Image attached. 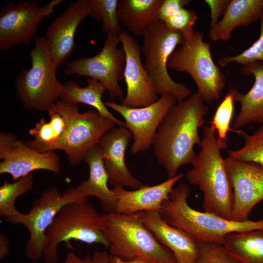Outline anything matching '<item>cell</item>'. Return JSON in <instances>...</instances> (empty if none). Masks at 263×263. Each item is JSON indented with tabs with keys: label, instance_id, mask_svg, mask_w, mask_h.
<instances>
[{
	"label": "cell",
	"instance_id": "6da1fadb",
	"mask_svg": "<svg viewBox=\"0 0 263 263\" xmlns=\"http://www.w3.org/2000/svg\"><path fill=\"white\" fill-rule=\"evenodd\" d=\"M207 111L204 101L195 92L177 102L160 123L151 147L168 178L176 176L181 166L194 162L197 155L194 146L201 142L199 129Z\"/></svg>",
	"mask_w": 263,
	"mask_h": 263
},
{
	"label": "cell",
	"instance_id": "7a4b0ae2",
	"mask_svg": "<svg viewBox=\"0 0 263 263\" xmlns=\"http://www.w3.org/2000/svg\"><path fill=\"white\" fill-rule=\"evenodd\" d=\"M189 195L188 185L174 186L163 202L160 213L167 223L185 231L198 243L222 244L230 233L263 230V219L235 221L193 209L188 202Z\"/></svg>",
	"mask_w": 263,
	"mask_h": 263
},
{
	"label": "cell",
	"instance_id": "3957f363",
	"mask_svg": "<svg viewBox=\"0 0 263 263\" xmlns=\"http://www.w3.org/2000/svg\"><path fill=\"white\" fill-rule=\"evenodd\" d=\"M216 133L211 126L204 127L201 150L187 177L190 184L202 191L204 212L231 220L232 187Z\"/></svg>",
	"mask_w": 263,
	"mask_h": 263
},
{
	"label": "cell",
	"instance_id": "277c9868",
	"mask_svg": "<svg viewBox=\"0 0 263 263\" xmlns=\"http://www.w3.org/2000/svg\"><path fill=\"white\" fill-rule=\"evenodd\" d=\"M102 215L103 233L109 242L110 255L124 261L140 258L153 263H177L172 253L145 226L140 212Z\"/></svg>",
	"mask_w": 263,
	"mask_h": 263
},
{
	"label": "cell",
	"instance_id": "5b68a950",
	"mask_svg": "<svg viewBox=\"0 0 263 263\" xmlns=\"http://www.w3.org/2000/svg\"><path fill=\"white\" fill-rule=\"evenodd\" d=\"M102 214L88 201L68 204L58 212L46 233L43 259L46 263H57L59 244L74 240L86 244H98L109 248L103 230Z\"/></svg>",
	"mask_w": 263,
	"mask_h": 263
},
{
	"label": "cell",
	"instance_id": "8992f818",
	"mask_svg": "<svg viewBox=\"0 0 263 263\" xmlns=\"http://www.w3.org/2000/svg\"><path fill=\"white\" fill-rule=\"evenodd\" d=\"M34 41L29 55L31 68L21 70L15 79L16 94L24 108L47 112L59 99L63 84L57 78V67L52 61L44 37H36Z\"/></svg>",
	"mask_w": 263,
	"mask_h": 263
},
{
	"label": "cell",
	"instance_id": "52a82bcc",
	"mask_svg": "<svg viewBox=\"0 0 263 263\" xmlns=\"http://www.w3.org/2000/svg\"><path fill=\"white\" fill-rule=\"evenodd\" d=\"M168 68L188 73L205 102L219 100L226 85V77L214 62L210 44L204 40L203 33L194 31L170 56Z\"/></svg>",
	"mask_w": 263,
	"mask_h": 263
},
{
	"label": "cell",
	"instance_id": "ba28073f",
	"mask_svg": "<svg viewBox=\"0 0 263 263\" xmlns=\"http://www.w3.org/2000/svg\"><path fill=\"white\" fill-rule=\"evenodd\" d=\"M141 50L145 56L144 67L152 80L156 94H169L177 101L187 99L192 91L184 83L175 81L168 71L169 59L184 40L179 32L169 30L158 22L146 29Z\"/></svg>",
	"mask_w": 263,
	"mask_h": 263
},
{
	"label": "cell",
	"instance_id": "9c48e42d",
	"mask_svg": "<svg viewBox=\"0 0 263 263\" xmlns=\"http://www.w3.org/2000/svg\"><path fill=\"white\" fill-rule=\"evenodd\" d=\"M88 198L77 187L69 188L60 192L57 188L51 187L43 191L28 213H19L7 218L6 221L10 224L21 225L28 231L25 257L33 263L43 258L46 231L58 212L68 204L86 201Z\"/></svg>",
	"mask_w": 263,
	"mask_h": 263
},
{
	"label": "cell",
	"instance_id": "30bf717a",
	"mask_svg": "<svg viewBox=\"0 0 263 263\" xmlns=\"http://www.w3.org/2000/svg\"><path fill=\"white\" fill-rule=\"evenodd\" d=\"M119 36H107L104 46L96 55L74 59L67 64L64 73L67 75L85 76L102 83L111 98L122 100L124 93L119 82L124 79L125 54Z\"/></svg>",
	"mask_w": 263,
	"mask_h": 263
},
{
	"label": "cell",
	"instance_id": "8fae6325",
	"mask_svg": "<svg viewBox=\"0 0 263 263\" xmlns=\"http://www.w3.org/2000/svg\"><path fill=\"white\" fill-rule=\"evenodd\" d=\"M63 0H52L40 6L36 1H10L0 11V49L7 51L12 47L28 45L35 39L38 24L52 15Z\"/></svg>",
	"mask_w": 263,
	"mask_h": 263
},
{
	"label": "cell",
	"instance_id": "7c38bea8",
	"mask_svg": "<svg viewBox=\"0 0 263 263\" xmlns=\"http://www.w3.org/2000/svg\"><path fill=\"white\" fill-rule=\"evenodd\" d=\"M177 102L173 96L164 94L153 103L140 108H129L113 101L104 102V104L124 119L125 127L133 139L131 151L136 154L150 150L160 123Z\"/></svg>",
	"mask_w": 263,
	"mask_h": 263
},
{
	"label": "cell",
	"instance_id": "4fadbf2b",
	"mask_svg": "<svg viewBox=\"0 0 263 263\" xmlns=\"http://www.w3.org/2000/svg\"><path fill=\"white\" fill-rule=\"evenodd\" d=\"M0 174H9L14 181L37 170L60 172L59 156L55 151L38 152L13 134L0 132Z\"/></svg>",
	"mask_w": 263,
	"mask_h": 263
},
{
	"label": "cell",
	"instance_id": "5bb4252c",
	"mask_svg": "<svg viewBox=\"0 0 263 263\" xmlns=\"http://www.w3.org/2000/svg\"><path fill=\"white\" fill-rule=\"evenodd\" d=\"M225 162L233 190L231 220H248L253 207L263 200V166L229 157Z\"/></svg>",
	"mask_w": 263,
	"mask_h": 263
},
{
	"label": "cell",
	"instance_id": "9a60e30c",
	"mask_svg": "<svg viewBox=\"0 0 263 263\" xmlns=\"http://www.w3.org/2000/svg\"><path fill=\"white\" fill-rule=\"evenodd\" d=\"M125 54L124 79L126 94L121 104L129 108H140L150 105L158 99L153 82L143 65L141 46L126 31L119 35Z\"/></svg>",
	"mask_w": 263,
	"mask_h": 263
},
{
	"label": "cell",
	"instance_id": "2e32d148",
	"mask_svg": "<svg viewBox=\"0 0 263 263\" xmlns=\"http://www.w3.org/2000/svg\"><path fill=\"white\" fill-rule=\"evenodd\" d=\"M116 124L97 111L79 113L71 124L58 150L64 151L69 163L77 165L87 153L97 145L102 137Z\"/></svg>",
	"mask_w": 263,
	"mask_h": 263
},
{
	"label": "cell",
	"instance_id": "e0dca14e",
	"mask_svg": "<svg viewBox=\"0 0 263 263\" xmlns=\"http://www.w3.org/2000/svg\"><path fill=\"white\" fill-rule=\"evenodd\" d=\"M92 17L89 0L72 2L65 10L48 26L44 37L51 58L57 68L75 49L74 38L80 22L86 17Z\"/></svg>",
	"mask_w": 263,
	"mask_h": 263
},
{
	"label": "cell",
	"instance_id": "ac0fdd59",
	"mask_svg": "<svg viewBox=\"0 0 263 263\" xmlns=\"http://www.w3.org/2000/svg\"><path fill=\"white\" fill-rule=\"evenodd\" d=\"M50 120L43 118L30 129L33 139L26 144L40 152L58 150L71 124L79 113L77 105L58 99L48 110Z\"/></svg>",
	"mask_w": 263,
	"mask_h": 263
},
{
	"label": "cell",
	"instance_id": "d6986e66",
	"mask_svg": "<svg viewBox=\"0 0 263 263\" xmlns=\"http://www.w3.org/2000/svg\"><path fill=\"white\" fill-rule=\"evenodd\" d=\"M132 138L131 132L123 127H113L101 139L98 145L110 184L135 189L145 185L132 176L126 166L125 156Z\"/></svg>",
	"mask_w": 263,
	"mask_h": 263
},
{
	"label": "cell",
	"instance_id": "ffe728a7",
	"mask_svg": "<svg viewBox=\"0 0 263 263\" xmlns=\"http://www.w3.org/2000/svg\"><path fill=\"white\" fill-rule=\"evenodd\" d=\"M183 173L156 185L144 186L132 190L116 187L112 190L117 198L115 212L131 214L143 211L160 213L163 202L168 198L175 184L183 177Z\"/></svg>",
	"mask_w": 263,
	"mask_h": 263
},
{
	"label": "cell",
	"instance_id": "44dd1931",
	"mask_svg": "<svg viewBox=\"0 0 263 263\" xmlns=\"http://www.w3.org/2000/svg\"><path fill=\"white\" fill-rule=\"evenodd\" d=\"M145 226L173 254L177 263H195L198 243L188 234L167 223L160 213L140 212Z\"/></svg>",
	"mask_w": 263,
	"mask_h": 263
},
{
	"label": "cell",
	"instance_id": "7402d4cb",
	"mask_svg": "<svg viewBox=\"0 0 263 263\" xmlns=\"http://www.w3.org/2000/svg\"><path fill=\"white\" fill-rule=\"evenodd\" d=\"M83 162L88 165L89 175L88 179L83 180L77 188L86 196L96 197L105 213L115 212L116 196L108 187V176L98 144L87 153Z\"/></svg>",
	"mask_w": 263,
	"mask_h": 263
},
{
	"label": "cell",
	"instance_id": "603a6c76",
	"mask_svg": "<svg viewBox=\"0 0 263 263\" xmlns=\"http://www.w3.org/2000/svg\"><path fill=\"white\" fill-rule=\"evenodd\" d=\"M241 72L253 75L254 83L245 94L236 91L235 101L239 103L240 110L233 124L239 129L252 123L263 125V63L255 62L242 66Z\"/></svg>",
	"mask_w": 263,
	"mask_h": 263
},
{
	"label": "cell",
	"instance_id": "cb8c5ba5",
	"mask_svg": "<svg viewBox=\"0 0 263 263\" xmlns=\"http://www.w3.org/2000/svg\"><path fill=\"white\" fill-rule=\"evenodd\" d=\"M263 13V0H230L222 19L210 28L212 41H226L233 30L260 20Z\"/></svg>",
	"mask_w": 263,
	"mask_h": 263
},
{
	"label": "cell",
	"instance_id": "d4e9b609",
	"mask_svg": "<svg viewBox=\"0 0 263 263\" xmlns=\"http://www.w3.org/2000/svg\"><path fill=\"white\" fill-rule=\"evenodd\" d=\"M163 0H119L120 22L129 32L142 36L147 28L159 22L157 12Z\"/></svg>",
	"mask_w": 263,
	"mask_h": 263
},
{
	"label": "cell",
	"instance_id": "484cf974",
	"mask_svg": "<svg viewBox=\"0 0 263 263\" xmlns=\"http://www.w3.org/2000/svg\"><path fill=\"white\" fill-rule=\"evenodd\" d=\"M87 85L80 87L74 81L63 84L59 99L75 105L78 103L93 107L102 116L115 122L119 127H125V123L116 118L107 108L102 97L107 90L106 87L95 79L88 78Z\"/></svg>",
	"mask_w": 263,
	"mask_h": 263
},
{
	"label": "cell",
	"instance_id": "4316f807",
	"mask_svg": "<svg viewBox=\"0 0 263 263\" xmlns=\"http://www.w3.org/2000/svg\"><path fill=\"white\" fill-rule=\"evenodd\" d=\"M222 244L240 263H263V230L230 233Z\"/></svg>",
	"mask_w": 263,
	"mask_h": 263
},
{
	"label": "cell",
	"instance_id": "83f0119b",
	"mask_svg": "<svg viewBox=\"0 0 263 263\" xmlns=\"http://www.w3.org/2000/svg\"><path fill=\"white\" fill-rule=\"evenodd\" d=\"M237 90L231 89L218 106L210 121V126L217 132V140L220 149L227 148V133L229 131L238 130L230 128V124L234 112L235 94Z\"/></svg>",
	"mask_w": 263,
	"mask_h": 263
},
{
	"label": "cell",
	"instance_id": "f1b7e54d",
	"mask_svg": "<svg viewBox=\"0 0 263 263\" xmlns=\"http://www.w3.org/2000/svg\"><path fill=\"white\" fill-rule=\"evenodd\" d=\"M33 177L27 174L13 182H5L0 187V216L8 218L20 212L15 207L16 199L32 190Z\"/></svg>",
	"mask_w": 263,
	"mask_h": 263
},
{
	"label": "cell",
	"instance_id": "f546056e",
	"mask_svg": "<svg viewBox=\"0 0 263 263\" xmlns=\"http://www.w3.org/2000/svg\"><path fill=\"white\" fill-rule=\"evenodd\" d=\"M92 18L102 21V32L107 36H119L122 31L118 15V0H89Z\"/></svg>",
	"mask_w": 263,
	"mask_h": 263
},
{
	"label": "cell",
	"instance_id": "4dcf8cb0",
	"mask_svg": "<svg viewBox=\"0 0 263 263\" xmlns=\"http://www.w3.org/2000/svg\"><path fill=\"white\" fill-rule=\"evenodd\" d=\"M244 139L242 148L228 151V157L240 160L250 161L263 166V125L252 134L238 130L237 133Z\"/></svg>",
	"mask_w": 263,
	"mask_h": 263
},
{
	"label": "cell",
	"instance_id": "1f68e13d",
	"mask_svg": "<svg viewBox=\"0 0 263 263\" xmlns=\"http://www.w3.org/2000/svg\"><path fill=\"white\" fill-rule=\"evenodd\" d=\"M260 32L258 38L248 48L233 56L221 57L218 64L222 67L236 63L242 66L255 62H263V13L260 19Z\"/></svg>",
	"mask_w": 263,
	"mask_h": 263
},
{
	"label": "cell",
	"instance_id": "d6a6232c",
	"mask_svg": "<svg viewBox=\"0 0 263 263\" xmlns=\"http://www.w3.org/2000/svg\"><path fill=\"white\" fill-rule=\"evenodd\" d=\"M198 243V254L195 263H240L228 254L222 244Z\"/></svg>",
	"mask_w": 263,
	"mask_h": 263
},
{
	"label": "cell",
	"instance_id": "836d02e7",
	"mask_svg": "<svg viewBox=\"0 0 263 263\" xmlns=\"http://www.w3.org/2000/svg\"><path fill=\"white\" fill-rule=\"evenodd\" d=\"M197 19L194 10L184 8L162 23L169 30L179 32L184 38H187L193 34V27Z\"/></svg>",
	"mask_w": 263,
	"mask_h": 263
},
{
	"label": "cell",
	"instance_id": "e575fe53",
	"mask_svg": "<svg viewBox=\"0 0 263 263\" xmlns=\"http://www.w3.org/2000/svg\"><path fill=\"white\" fill-rule=\"evenodd\" d=\"M190 0H163L157 12L159 21L163 23L184 8Z\"/></svg>",
	"mask_w": 263,
	"mask_h": 263
},
{
	"label": "cell",
	"instance_id": "d590c367",
	"mask_svg": "<svg viewBox=\"0 0 263 263\" xmlns=\"http://www.w3.org/2000/svg\"><path fill=\"white\" fill-rule=\"evenodd\" d=\"M204 1L210 10L211 28L218 22L219 18L223 16L230 0H205Z\"/></svg>",
	"mask_w": 263,
	"mask_h": 263
},
{
	"label": "cell",
	"instance_id": "8d00e7d4",
	"mask_svg": "<svg viewBox=\"0 0 263 263\" xmlns=\"http://www.w3.org/2000/svg\"><path fill=\"white\" fill-rule=\"evenodd\" d=\"M10 253V242L7 237L2 233H0V259L8 256Z\"/></svg>",
	"mask_w": 263,
	"mask_h": 263
},
{
	"label": "cell",
	"instance_id": "74e56055",
	"mask_svg": "<svg viewBox=\"0 0 263 263\" xmlns=\"http://www.w3.org/2000/svg\"><path fill=\"white\" fill-rule=\"evenodd\" d=\"M60 263H93L92 257H86L81 259L72 252L69 253L64 261Z\"/></svg>",
	"mask_w": 263,
	"mask_h": 263
},
{
	"label": "cell",
	"instance_id": "f35d334b",
	"mask_svg": "<svg viewBox=\"0 0 263 263\" xmlns=\"http://www.w3.org/2000/svg\"><path fill=\"white\" fill-rule=\"evenodd\" d=\"M108 263H153L148 260L136 258L129 261H124L116 257L109 255Z\"/></svg>",
	"mask_w": 263,
	"mask_h": 263
},
{
	"label": "cell",
	"instance_id": "ab89813d",
	"mask_svg": "<svg viewBox=\"0 0 263 263\" xmlns=\"http://www.w3.org/2000/svg\"><path fill=\"white\" fill-rule=\"evenodd\" d=\"M109 255L105 251H96L92 258L93 263H108Z\"/></svg>",
	"mask_w": 263,
	"mask_h": 263
}]
</instances>
